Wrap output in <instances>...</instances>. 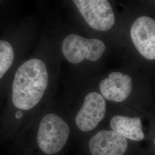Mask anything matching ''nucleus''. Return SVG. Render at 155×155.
I'll use <instances>...</instances> for the list:
<instances>
[{"mask_svg":"<svg viewBox=\"0 0 155 155\" xmlns=\"http://www.w3.org/2000/svg\"><path fill=\"white\" fill-rule=\"evenodd\" d=\"M44 58L38 55L25 58L14 74L6 97L15 120H20L24 111L38 105L49 90V66Z\"/></svg>","mask_w":155,"mask_h":155,"instance_id":"1","label":"nucleus"},{"mask_svg":"<svg viewBox=\"0 0 155 155\" xmlns=\"http://www.w3.org/2000/svg\"><path fill=\"white\" fill-rule=\"evenodd\" d=\"M33 29L22 20L0 35V102L5 99L17 68L25 59Z\"/></svg>","mask_w":155,"mask_h":155,"instance_id":"2","label":"nucleus"},{"mask_svg":"<svg viewBox=\"0 0 155 155\" xmlns=\"http://www.w3.org/2000/svg\"><path fill=\"white\" fill-rule=\"evenodd\" d=\"M70 132L68 124L61 117L53 113L46 114L40 120L38 131L40 148L47 155L58 153L66 144Z\"/></svg>","mask_w":155,"mask_h":155,"instance_id":"3","label":"nucleus"},{"mask_svg":"<svg viewBox=\"0 0 155 155\" xmlns=\"http://www.w3.org/2000/svg\"><path fill=\"white\" fill-rule=\"evenodd\" d=\"M105 50V45L100 39H87L77 34L68 35L61 44L63 55L73 64L79 63L84 59L97 61Z\"/></svg>","mask_w":155,"mask_h":155,"instance_id":"4","label":"nucleus"},{"mask_svg":"<svg viewBox=\"0 0 155 155\" xmlns=\"http://www.w3.org/2000/svg\"><path fill=\"white\" fill-rule=\"evenodd\" d=\"M73 2L87 24L94 30L106 31L113 27L115 15L106 0H75Z\"/></svg>","mask_w":155,"mask_h":155,"instance_id":"5","label":"nucleus"},{"mask_svg":"<svg viewBox=\"0 0 155 155\" xmlns=\"http://www.w3.org/2000/svg\"><path fill=\"white\" fill-rule=\"evenodd\" d=\"M130 37L133 45L144 58L155 59V21L149 16L139 17L133 23Z\"/></svg>","mask_w":155,"mask_h":155,"instance_id":"6","label":"nucleus"},{"mask_svg":"<svg viewBox=\"0 0 155 155\" xmlns=\"http://www.w3.org/2000/svg\"><path fill=\"white\" fill-rule=\"evenodd\" d=\"M106 104L101 94L93 91L87 94L75 118L78 127L83 132L93 130L105 117Z\"/></svg>","mask_w":155,"mask_h":155,"instance_id":"7","label":"nucleus"},{"mask_svg":"<svg viewBox=\"0 0 155 155\" xmlns=\"http://www.w3.org/2000/svg\"><path fill=\"white\" fill-rule=\"evenodd\" d=\"M127 141L116 132L101 130L89 141L92 155H123L127 148Z\"/></svg>","mask_w":155,"mask_h":155,"instance_id":"8","label":"nucleus"},{"mask_svg":"<svg viewBox=\"0 0 155 155\" xmlns=\"http://www.w3.org/2000/svg\"><path fill=\"white\" fill-rule=\"evenodd\" d=\"M133 87L132 79L127 74L112 72L100 84V90L105 100L121 102L127 99Z\"/></svg>","mask_w":155,"mask_h":155,"instance_id":"9","label":"nucleus"},{"mask_svg":"<svg viewBox=\"0 0 155 155\" xmlns=\"http://www.w3.org/2000/svg\"><path fill=\"white\" fill-rule=\"evenodd\" d=\"M110 127L113 130L126 139L140 141L145 137L142 122L139 117L116 116L111 120Z\"/></svg>","mask_w":155,"mask_h":155,"instance_id":"10","label":"nucleus"},{"mask_svg":"<svg viewBox=\"0 0 155 155\" xmlns=\"http://www.w3.org/2000/svg\"><path fill=\"white\" fill-rule=\"evenodd\" d=\"M18 1L0 0V35L21 21L18 16Z\"/></svg>","mask_w":155,"mask_h":155,"instance_id":"11","label":"nucleus"}]
</instances>
